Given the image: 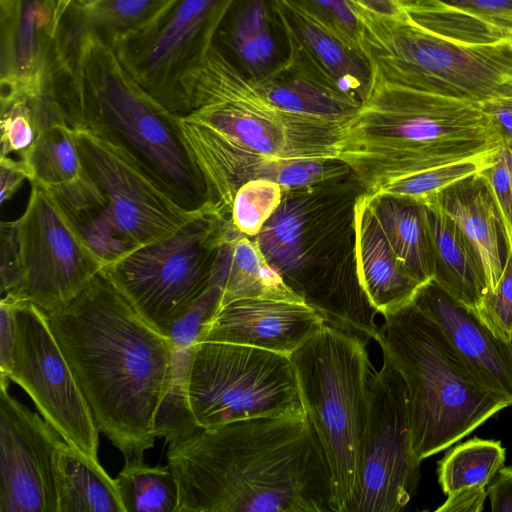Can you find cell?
Here are the masks:
<instances>
[{
    "instance_id": "obj_1",
    "label": "cell",
    "mask_w": 512,
    "mask_h": 512,
    "mask_svg": "<svg viewBox=\"0 0 512 512\" xmlns=\"http://www.w3.org/2000/svg\"><path fill=\"white\" fill-rule=\"evenodd\" d=\"M177 512H335L331 473L306 413L236 421L170 443Z\"/></svg>"
},
{
    "instance_id": "obj_2",
    "label": "cell",
    "mask_w": 512,
    "mask_h": 512,
    "mask_svg": "<svg viewBox=\"0 0 512 512\" xmlns=\"http://www.w3.org/2000/svg\"><path fill=\"white\" fill-rule=\"evenodd\" d=\"M99 430L125 460L153 447L173 347L101 271L66 305L45 312Z\"/></svg>"
},
{
    "instance_id": "obj_3",
    "label": "cell",
    "mask_w": 512,
    "mask_h": 512,
    "mask_svg": "<svg viewBox=\"0 0 512 512\" xmlns=\"http://www.w3.org/2000/svg\"><path fill=\"white\" fill-rule=\"evenodd\" d=\"M46 96L74 129L128 149L184 208L194 211L209 203L179 115L136 81L111 43L84 24L73 4L56 27Z\"/></svg>"
},
{
    "instance_id": "obj_4",
    "label": "cell",
    "mask_w": 512,
    "mask_h": 512,
    "mask_svg": "<svg viewBox=\"0 0 512 512\" xmlns=\"http://www.w3.org/2000/svg\"><path fill=\"white\" fill-rule=\"evenodd\" d=\"M338 159L364 192L406 176L494 155L504 142L478 103L390 83L373 74Z\"/></svg>"
},
{
    "instance_id": "obj_5",
    "label": "cell",
    "mask_w": 512,
    "mask_h": 512,
    "mask_svg": "<svg viewBox=\"0 0 512 512\" xmlns=\"http://www.w3.org/2000/svg\"><path fill=\"white\" fill-rule=\"evenodd\" d=\"M383 317L374 340L405 381L419 461L510 406L480 384L440 327L413 302Z\"/></svg>"
},
{
    "instance_id": "obj_6",
    "label": "cell",
    "mask_w": 512,
    "mask_h": 512,
    "mask_svg": "<svg viewBox=\"0 0 512 512\" xmlns=\"http://www.w3.org/2000/svg\"><path fill=\"white\" fill-rule=\"evenodd\" d=\"M372 73L404 87L481 103L512 95V40L458 42L408 15L377 13L349 0Z\"/></svg>"
},
{
    "instance_id": "obj_7",
    "label": "cell",
    "mask_w": 512,
    "mask_h": 512,
    "mask_svg": "<svg viewBox=\"0 0 512 512\" xmlns=\"http://www.w3.org/2000/svg\"><path fill=\"white\" fill-rule=\"evenodd\" d=\"M366 346L325 324L290 355L305 413L329 465L335 512H348L357 482L373 370Z\"/></svg>"
},
{
    "instance_id": "obj_8",
    "label": "cell",
    "mask_w": 512,
    "mask_h": 512,
    "mask_svg": "<svg viewBox=\"0 0 512 512\" xmlns=\"http://www.w3.org/2000/svg\"><path fill=\"white\" fill-rule=\"evenodd\" d=\"M235 231L230 218L208 203L170 236L125 253L102 272L151 327L168 336L208 289L220 250Z\"/></svg>"
},
{
    "instance_id": "obj_9",
    "label": "cell",
    "mask_w": 512,
    "mask_h": 512,
    "mask_svg": "<svg viewBox=\"0 0 512 512\" xmlns=\"http://www.w3.org/2000/svg\"><path fill=\"white\" fill-rule=\"evenodd\" d=\"M180 118L272 160L338 159L347 129L276 112L216 45L194 82L189 109Z\"/></svg>"
},
{
    "instance_id": "obj_10",
    "label": "cell",
    "mask_w": 512,
    "mask_h": 512,
    "mask_svg": "<svg viewBox=\"0 0 512 512\" xmlns=\"http://www.w3.org/2000/svg\"><path fill=\"white\" fill-rule=\"evenodd\" d=\"M75 131L88 171L106 198L97 216L77 224L108 263L170 236L203 208L191 211L181 206L121 144L89 130Z\"/></svg>"
},
{
    "instance_id": "obj_11",
    "label": "cell",
    "mask_w": 512,
    "mask_h": 512,
    "mask_svg": "<svg viewBox=\"0 0 512 512\" xmlns=\"http://www.w3.org/2000/svg\"><path fill=\"white\" fill-rule=\"evenodd\" d=\"M187 391L202 429L305 413L290 356L252 346L196 343Z\"/></svg>"
},
{
    "instance_id": "obj_12",
    "label": "cell",
    "mask_w": 512,
    "mask_h": 512,
    "mask_svg": "<svg viewBox=\"0 0 512 512\" xmlns=\"http://www.w3.org/2000/svg\"><path fill=\"white\" fill-rule=\"evenodd\" d=\"M235 0H170L142 28L112 42L136 81L171 112L189 109L194 82Z\"/></svg>"
},
{
    "instance_id": "obj_13",
    "label": "cell",
    "mask_w": 512,
    "mask_h": 512,
    "mask_svg": "<svg viewBox=\"0 0 512 512\" xmlns=\"http://www.w3.org/2000/svg\"><path fill=\"white\" fill-rule=\"evenodd\" d=\"M407 387L389 357L372 370L357 482L348 512H400L420 479Z\"/></svg>"
},
{
    "instance_id": "obj_14",
    "label": "cell",
    "mask_w": 512,
    "mask_h": 512,
    "mask_svg": "<svg viewBox=\"0 0 512 512\" xmlns=\"http://www.w3.org/2000/svg\"><path fill=\"white\" fill-rule=\"evenodd\" d=\"M29 183L27 206L16 219L21 283L9 294L50 312L79 295L108 262L55 196Z\"/></svg>"
},
{
    "instance_id": "obj_15",
    "label": "cell",
    "mask_w": 512,
    "mask_h": 512,
    "mask_svg": "<svg viewBox=\"0 0 512 512\" xmlns=\"http://www.w3.org/2000/svg\"><path fill=\"white\" fill-rule=\"evenodd\" d=\"M14 317L11 361L7 373L0 376L26 391L65 442L98 460L100 430L46 313L14 297Z\"/></svg>"
},
{
    "instance_id": "obj_16",
    "label": "cell",
    "mask_w": 512,
    "mask_h": 512,
    "mask_svg": "<svg viewBox=\"0 0 512 512\" xmlns=\"http://www.w3.org/2000/svg\"><path fill=\"white\" fill-rule=\"evenodd\" d=\"M0 377V512H57L53 455L62 439Z\"/></svg>"
},
{
    "instance_id": "obj_17",
    "label": "cell",
    "mask_w": 512,
    "mask_h": 512,
    "mask_svg": "<svg viewBox=\"0 0 512 512\" xmlns=\"http://www.w3.org/2000/svg\"><path fill=\"white\" fill-rule=\"evenodd\" d=\"M55 0L0 9V103L46 93L56 32Z\"/></svg>"
},
{
    "instance_id": "obj_18",
    "label": "cell",
    "mask_w": 512,
    "mask_h": 512,
    "mask_svg": "<svg viewBox=\"0 0 512 512\" xmlns=\"http://www.w3.org/2000/svg\"><path fill=\"white\" fill-rule=\"evenodd\" d=\"M325 324L304 302L239 299L218 309L198 342L240 344L290 356Z\"/></svg>"
},
{
    "instance_id": "obj_19",
    "label": "cell",
    "mask_w": 512,
    "mask_h": 512,
    "mask_svg": "<svg viewBox=\"0 0 512 512\" xmlns=\"http://www.w3.org/2000/svg\"><path fill=\"white\" fill-rule=\"evenodd\" d=\"M275 5L287 35L289 58L363 104L373 75L361 47L290 0H275Z\"/></svg>"
},
{
    "instance_id": "obj_20",
    "label": "cell",
    "mask_w": 512,
    "mask_h": 512,
    "mask_svg": "<svg viewBox=\"0 0 512 512\" xmlns=\"http://www.w3.org/2000/svg\"><path fill=\"white\" fill-rule=\"evenodd\" d=\"M413 303L440 327L480 384L511 406L512 343L495 336L434 281L420 288Z\"/></svg>"
},
{
    "instance_id": "obj_21",
    "label": "cell",
    "mask_w": 512,
    "mask_h": 512,
    "mask_svg": "<svg viewBox=\"0 0 512 512\" xmlns=\"http://www.w3.org/2000/svg\"><path fill=\"white\" fill-rule=\"evenodd\" d=\"M21 159L31 170L29 182L46 188L78 224L92 220L105 208L106 198L88 171L76 131L59 112Z\"/></svg>"
},
{
    "instance_id": "obj_22",
    "label": "cell",
    "mask_w": 512,
    "mask_h": 512,
    "mask_svg": "<svg viewBox=\"0 0 512 512\" xmlns=\"http://www.w3.org/2000/svg\"><path fill=\"white\" fill-rule=\"evenodd\" d=\"M214 44L251 82L271 75L289 57L288 39L275 0H235Z\"/></svg>"
},
{
    "instance_id": "obj_23",
    "label": "cell",
    "mask_w": 512,
    "mask_h": 512,
    "mask_svg": "<svg viewBox=\"0 0 512 512\" xmlns=\"http://www.w3.org/2000/svg\"><path fill=\"white\" fill-rule=\"evenodd\" d=\"M355 273L370 304L381 315L411 302L422 287L388 243L363 191L354 203Z\"/></svg>"
},
{
    "instance_id": "obj_24",
    "label": "cell",
    "mask_w": 512,
    "mask_h": 512,
    "mask_svg": "<svg viewBox=\"0 0 512 512\" xmlns=\"http://www.w3.org/2000/svg\"><path fill=\"white\" fill-rule=\"evenodd\" d=\"M251 83L273 110L305 121L349 126L362 107L289 57L271 75Z\"/></svg>"
},
{
    "instance_id": "obj_25",
    "label": "cell",
    "mask_w": 512,
    "mask_h": 512,
    "mask_svg": "<svg viewBox=\"0 0 512 512\" xmlns=\"http://www.w3.org/2000/svg\"><path fill=\"white\" fill-rule=\"evenodd\" d=\"M418 205L431 250L433 281L460 305L475 313L487 288L474 248L443 210L439 197Z\"/></svg>"
},
{
    "instance_id": "obj_26",
    "label": "cell",
    "mask_w": 512,
    "mask_h": 512,
    "mask_svg": "<svg viewBox=\"0 0 512 512\" xmlns=\"http://www.w3.org/2000/svg\"><path fill=\"white\" fill-rule=\"evenodd\" d=\"M411 20L468 44L512 40V0H400Z\"/></svg>"
},
{
    "instance_id": "obj_27",
    "label": "cell",
    "mask_w": 512,
    "mask_h": 512,
    "mask_svg": "<svg viewBox=\"0 0 512 512\" xmlns=\"http://www.w3.org/2000/svg\"><path fill=\"white\" fill-rule=\"evenodd\" d=\"M439 202L474 248L483 268L487 292H492L504 267L499 240L502 232L483 181L475 175L456 183L440 194Z\"/></svg>"
},
{
    "instance_id": "obj_28",
    "label": "cell",
    "mask_w": 512,
    "mask_h": 512,
    "mask_svg": "<svg viewBox=\"0 0 512 512\" xmlns=\"http://www.w3.org/2000/svg\"><path fill=\"white\" fill-rule=\"evenodd\" d=\"M53 471L57 512H125L115 479L64 440L55 449Z\"/></svg>"
},
{
    "instance_id": "obj_29",
    "label": "cell",
    "mask_w": 512,
    "mask_h": 512,
    "mask_svg": "<svg viewBox=\"0 0 512 512\" xmlns=\"http://www.w3.org/2000/svg\"><path fill=\"white\" fill-rule=\"evenodd\" d=\"M367 194L372 213L410 276L422 286L433 281L431 250L419 205L382 192Z\"/></svg>"
},
{
    "instance_id": "obj_30",
    "label": "cell",
    "mask_w": 512,
    "mask_h": 512,
    "mask_svg": "<svg viewBox=\"0 0 512 512\" xmlns=\"http://www.w3.org/2000/svg\"><path fill=\"white\" fill-rule=\"evenodd\" d=\"M239 299L306 303L268 262L255 240L237 231L230 241L221 306Z\"/></svg>"
},
{
    "instance_id": "obj_31",
    "label": "cell",
    "mask_w": 512,
    "mask_h": 512,
    "mask_svg": "<svg viewBox=\"0 0 512 512\" xmlns=\"http://www.w3.org/2000/svg\"><path fill=\"white\" fill-rule=\"evenodd\" d=\"M125 512H177L179 492L169 467L125 460L115 478Z\"/></svg>"
},
{
    "instance_id": "obj_32",
    "label": "cell",
    "mask_w": 512,
    "mask_h": 512,
    "mask_svg": "<svg viewBox=\"0 0 512 512\" xmlns=\"http://www.w3.org/2000/svg\"><path fill=\"white\" fill-rule=\"evenodd\" d=\"M500 441L474 437L451 448L439 461L438 480L445 494L462 488L486 487L504 466Z\"/></svg>"
},
{
    "instance_id": "obj_33",
    "label": "cell",
    "mask_w": 512,
    "mask_h": 512,
    "mask_svg": "<svg viewBox=\"0 0 512 512\" xmlns=\"http://www.w3.org/2000/svg\"><path fill=\"white\" fill-rule=\"evenodd\" d=\"M170 0H78L82 21L109 43L151 21Z\"/></svg>"
},
{
    "instance_id": "obj_34",
    "label": "cell",
    "mask_w": 512,
    "mask_h": 512,
    "mask_svg": "<svg viewBox=\"0 0 512 512\" xmlns=\"http://www.w3.org/2000/svg\"><path fill=\"white\" fill-rule=\"evenodd\" d=\"M193 350H173L169 387L158 407L154 434L169 443L183 441L200 429L188 400V375Z\"/></svg>"
},
{
    "instance_id": "obj_35",
    "label": "cell",
    "mask_w": 512,
    "mask_h": 512,
    "mask_svg": "<svg viewBox=\"0 0 512 512\" xmlns=\"http://www.w3.org/2000/svg\"><path fill=\"white\" fill-rule=\"evenodd\" d=\"M495 154L430 168L392 181L376 192L394 195L417 204L426 203L438 198L452 185L477 175L492 163Z\"/></svg>"
},
{
    "instance_id": "obj_36",
    "label": "cell",
    "mask_w": 512,
    "mask_h": 512,
    "mask_svg": "<svg viewBox=\"0 0 512 512\" xmlns=\"http://www.w3.org/2000/svg\"><path fill=\"white\" fill-rule=\"evenodd\" d=\"M282 187L268 179L242 184L235 193L230 220L241 234L254 239L282 201Z\"/></svg>"
},
{
    "instance_id": "obj_37",
    "label": "cell",
    "mask_w": 512,
    "mask_h": 512,
    "mask_svg": "<svg viewBox=\"0 0 512 512\" xmlns=\"http://www.w3.org/2000/svg\"><path fill=\"white\" fill-rule=\"evenodd\" d=\"M1 154L23 158L41 131L35 99H15L0 103Z\"/></svg>"
},
{
    "instance_id": "obj_38",
    "label": "cell",
    "mask_w": 512,
    "mask_h": 512,
    "mask_svg": "<svg viewBox=\"0 0 512 512\" xmlns=\"http://www.w3.org/2000/svg\"><path fill=\"white\" fill-rule=\"evenodd\" d=\"M495 205L506 251L512 255V145L504 144L477 174Z\"/></svg>"
},
{
    "instance_id": "obj_39",
    "label": "cell",
    "mask_w": 512,
    "mask_h": 512,
    "mask_svg": "<svg viewBox=\"0 0 512 512\" xmlns=\"http://www.w3.org/2000/svg\"><path fill=\"white\" fill-rule=\"evenodd\" d=\"M475 314L495 336L512 343V255L509 252L506 251L499 283L483 296Z\"/></svg>"
},
{
    "instance_id": "obj_40",
    "label": "cell",
    "mask_w": 512,
    "mask_h": 512,
    "mask_svg": "<svg viewBox=\"0 0 512 512\" xmlns=\"http://www.w3.org/2000/svg\"><path fill=\"white\" fill-rule=\"evenodd\" d=\"M313 17L358 44V23L349 0H290Z\"/></svg>"
},
{
    "instance_id": "obj_41",
    "label": "cell",
    "mask_w": 512,
    "mask_h": 512,
    "mask_svg": "<svg viewBox=\"0 0 512 512\" xmlns=\"http://www.w3.org/2000/svg\"><path fill=\"white\" fill-rule=\"evenodd\" d=\"M0 231L1 293H13L21 283L16 220L2 221Z\"/></svg>"
},
{
    "instance_id": "obj_42",
    "label": "cell",
    "mask_w": 512,
    "mask_h": 512,
    "mask_svg": "<svg viewBox=\"0 0 512 512\" xmlns=\"http://www.w3.org/2000/svg\"><path fill=\"white\" fill-rule=\"evenodd\" d=\"M31 170L21 158L0 155V203L9 201L24 181H30Z\"/></svg>"
},
{
    "instance_id": "obj_43",
    "label": "cell",
    "mask_w": 512,
    "mask_h": 512,
    "mask_svg": "<svg viewBox=\"0 0 512 512\" xmlns=\"http://www.w3.org/2000/svg\"><path fill=\"white\" fill-rule=\"evenodd\" d=\"M14 297L4 294L0 302V374L7 373L14 347Z\"/></svg>"
},
{
    "instance_id": "obj_44",
    "label": "cell",
    "mask_w": 512,
    "mask_h": 512,
    "mask_svg": "<svg viewBox=\"0 0 512 512\" xmlns=\"http://www.w3.org/2000/svg\"><path fill=\"white\" fill-rule=\"evenodd\" d=\"M500 134L504 144L512 145V95L478 103Z\"/></svg>"
},
{
    "instance_id": "obj_45",
    "label": "cell",
    "mask_w": 512,
    "mask_h": 512,
    "mask_svg": "<svg viewBox=\"0 0 512 512\" xmlns=\"http://www.w3.org/2000/svg\"><path fill=\"white\" fill-rule=\"evenodd\" d=\"M487 497L486 487L462 488L448 494L436 512H480Z\"/></svg>"
},
{
    "instance_id": "obj_46",
    "label": "cell",
    "mask_w": 512,
    "mask_h": 512,
    "mask_svg": "<svg viewBox=\"0 0 512 512\" xmlns=\"http://www.w3.org/2000/svg\"><path fill=\"white\" fill-rule=\"evenodd\" d=\"M486 491L493 512H512V466L500 468Z\"/></svg>"
},
{
    "instance_id": "obj_47",
    "label": "cell",
    "mask_w": 512,
    "mask_h": 512,
    "mask_svg": "<svg viewBox=\"0 0 512 512\" xmlns=\"http://www.w3.org/2000/svg\"><path fill=\"white\" fill-rule=\"evenodd\" d=\"M364 7L377 13L404 16L407 15L400 0H355Z\"/></svg>"
},
{
    "instance_id": "obj_48",
    "label": "cell",
    "mask_w": 512,
    "mask_h": 512,
    "mask_svg": "<svg viewBox=\"0 0 512 512\" xmlns=\"http://www.w3.org/2000/svg\"><path fill=\"white\" fill-rule=\"evenodd\" d=\"M78 0H55L56 9H55V17H56V23L58 25L59 21L61 20L64 13L67 11V9L70 7V5Z\"/></svg>"
},
{
    "instance_id": "obj_49",
    "label": "cell",
    "mask_w": 512,
    "mask_h": 512,
    "mask_svg": "<svg viewBox=\"0 0 512 512\" xmlns=\"http://www.w3.org/2000/svg\"><path fill=\"white\" fill-rule=\"evenodd\" d=\"M14 0H0V9L9 7Z\"/></svg>"
}]
</instances>
